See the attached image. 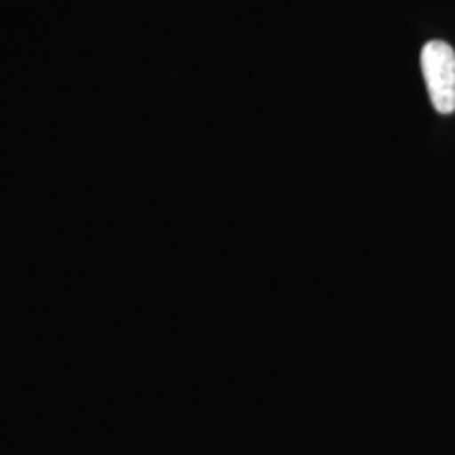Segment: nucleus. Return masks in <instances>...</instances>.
Segmentation results:
<instances>
[{
  "label": "nucleus",
  "instance_id": "nucleus-1",
  "mask_svg": "<svg viewBox=\"0 0 455 455\" xmlns=\"http://www.w3.org/2000/svg\"><path fill=\"white\" fill-rule=\"evenodd\" d=\"M426 89L436 112H455V51L443 41H430L422 49Z\"/></svg>",
  "mask_w": 455,
  "mask_h": 455
}]
</instances>
